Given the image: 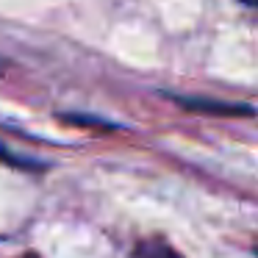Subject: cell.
<instances>
[{
  "mask_svg": "<svg viewBox=\"0 0 258 258\" xmlns=\"http://www.w3.org/2000/svg\"><path fill=\"white\" fill-rule=\"evenodd\" d=\"M172 100L180 108L195 114H206V117H252L255 108L244 106V103H225V100H208V97H180L172 95Z\"/></svg>",
  "mask_w": 258,
  "mask_h": 258,
  "instance_id": "6da1fadb",
  "label": "cell"
},
{
  "mask_svg": "<svg viewBox=\"0 0 258 258\" xmlns=\"http://www.w3.org/2000/svg\"><path fill=\"white\" fill-rule=\"evenodd\" d=\"M131 258H180V255L167 244V241L150 239V241H142V244L134 250V255H131Z\"/></svg>",
  "mask_w": 258,
  "mask_h": 258,
  "instance_id": "7a4b0ae2",
  "label": "cell"
},
{
  "mask_svg": "<svg viewBox=\"0 0 258 258\" xmlns=\"http://www.w3.org/2000/svg\"><path fill=\"white\" fill-rule=\"evenodd\" d=\"M0 161L9 164V167H17V169H42V167H45L42 161H34V158L17 156V153H12L9 147H3V145H0Z\"/></svg>",
  "mask_w": 258,
  "mask_h": 258,
  "instance_id": "3957f363",
  "label": "cell"
},
{
  "mask_svg": "<svg viewBox=\"0 0 258 258\" xmlns=\"http://www.w3.org/2000/svg\"><path fill=\"white\" fill-rule=\"evenodd\" d=\"M58 119H64V122H73V125H84V128H114V125L106 122V119L84 117V114H58Z\"/></svg>",
  "mask_w": 258,
  "mask_h": 258,
  "instance_id": "277c9868",
  "label": "cell"
},
{
  "mask_svg": "<svg viewBox=\"0 0 258 258\" xmlns=\"http://www.w3.org/2000/svg\"><path fill=\"white\" fill-rule=\"evenodd\" d=\"M239 3H244V6H255V9H258V0H239Z\"/></svg>",
  "mask_w": 258,
  "mask_h": 258,
  "instance_id": "5b68a950",
  "label": "cell"
}]
</instances>
